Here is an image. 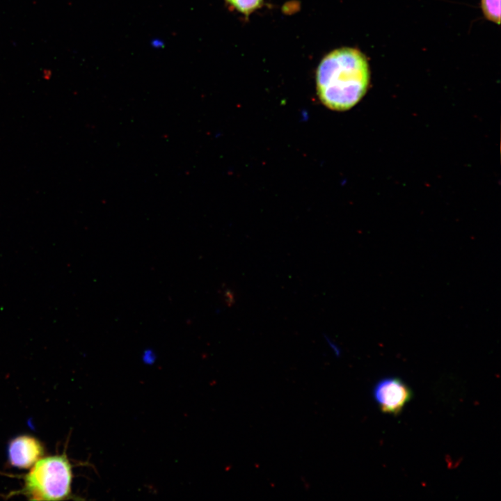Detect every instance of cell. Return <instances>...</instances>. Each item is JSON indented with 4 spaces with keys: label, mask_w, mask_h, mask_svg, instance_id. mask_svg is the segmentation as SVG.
Here are the masks:
<instances>
[{
    "label": "cell",
    "mask_w": 501,
    "mask_h": 501,
    "mask_svg": "<svg viewBox=\"0 0 501 501\" xmlns=\"http://www.w3.org/2000/svg\"><path fill=\"white\" fill-rule=\"evenodd\" d=\"M369 79V63L362 52L349 47L336 49L318 66L317 95L329 109L348 110L366 93Z\"/></svg>",
    "instance_id": "obj_1"
},
{
    "label": "cell",
    "mask_w": 501,
    "mask_h": 501,
    "mask_svg": "<svg viewBox=\"0 0 501 501\" xmlns=\"http://www.w3.org/2000/svg\"><path fill=\"white\" fill-rule=\"evenodd\" d=\"M72 478V465L65 454L41 458L24 476L22 493L34 500L73 498Z\"/></svg>",
    "instance_id": "obj_2"
},
{
    "label": "cell",
    "mask_w": 501,
    "mask_h": 501,
    "mask_svg": "<svg viewBox=\"0 0 501 501\" xmlns=\"http://www.w3.org/2000/svg\"><path fill=\"white\" fill-rule=\"evenodd\" d=\"M373 396L382 412L397 415L411 399L412 392L401 379L388 377L374 385Z\"/></svg>",
    "instance_id": "obj_3"
},
{
    "label": "cell",
    "mask_w": 501,
    "mask_h": 501,
    "mask_svg": "<svg viewBox=\"0 0 501 501\" xmlns=\"http://www.w3.org/2000/svg\"><path fill=\"white\" fill-rule=\"evenodd\" d=\"M45 453L42 443L30 435H20L8 443L7 454L10 464L20 469L33 466Z\"/></svg>",
    "instance_id": "obj_4"
},
{
    "label": "cell",
    "mask_w": 501,
    "mask_h": 501,
    "mask_svg": "<svg viewBox=\"0 0 501 501\" xmlns=\"http://www.w3.org/2000/svg\"><path fill=\"white\" fill-rule=\"evenodd\" d=\"M480 4L485 18L497 24H500V0H481Z\"/></svg>",
    "instance_id": "obj_5"
},
{
    "label": "cell",
    "mask_w": 501,
    "mask_h": 501,
    "mask_svg": "<svg viewBox=\"0 0 501 501\" xmlns=\"http://www.w3.org/2000/svg\"><path fill=\"white\" fill-rule=\"evenodd\" d=\"M238 10L248 14L261 6L262 0H226Z\"/></svg>",
    "instance_id": "obj_6"
},
{
    "label": "cell",
    "mask_w": 501,
    "mask_h": 501,
    "mask_svg": "<svg viewBox=\"0 0 501 501\" xmlns=\"http://www.w3.org/2000/svg\"><path fill=\"white\" fill-rule=\"evenodd\" d=\"M327 341H328V345L330 346L331 349L333 351L334 354L337 357L340 356L341 354V350L338 347V346L337 344H335L333 342L331 341L330 340H328Z\"/></svg>",
    "instance_id": "obj_7"
},
{
    "label": "cell",
    "mask_w": 501,
    "mask_h": 501,
    "mask_svg": "<svg viewBox=\"0 0 501 501\" xmlns=\"http://www.w3.org/2000/svg\"><path fill=\"white\" fill-rule=\"evenodd\" d=\"M224 295H225V301H227L228 305L233 303V302H234L233 301V295L230 291H229V290L225 291Z\"/></svg>",
    "instance_id": "obj_8"
}]
</instances>
